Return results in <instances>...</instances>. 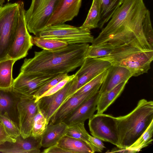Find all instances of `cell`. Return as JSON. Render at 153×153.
I'll list each match as a JSON object with an SVG mask.
<instances>
[{
    "label": "cell",
    "mask_w": 153,
    "mask_h": 153,
    "mask_svg": "<svg viewBox=\"0 0 153 153\" xmlns=\"http://www.w3.org/2000/svg\"><path fill=\"white\" fill-rule=\"evenodd\" d=\"M147 10L143 0H124L92 45L108 42L126 44L143 51H152L143 33L142 22Z\"/></svg>",
    "instance_id": "6da1fadb"
},
{
    "label": "cell",
    "mask_w": 153,
    "mask_h": 153,
    "mask_svg": "<svg viewBox=\"0 0 153 153\" xmlns=\"http://www.w3.org/2000/svg\"><path fill=\"white\" fill-rule=\"evenodd\" d=\"M88 43L68 44L56 51H35L33 57L26 59L20 72L29 74H68L82 64L89 46Z\"/></svg>",
    "instance_id": "7a4b0ae2"
},
{
    "label": "cell",
    "mask_w": 153,
    "mask_h": 153,
    "mask_svg": "<svg viewBox=\"0 0 153 153\" xmlns=\"http://www.w3.org/2000/svg\"><path fill=\"white\" fill-rule=\"evenodd\" d=\"M116 118L121 149L127 148L141 136L153 121V102L141 99L130 112Z\"/></svg>",
    "instance_id": "3957f363"
},
{
    "label": "cell",
    "mask_w": 153,
    "mask_h": 153,
    "mask_svg": "<svg viewBox=\"0 0 153 153\" xmlns=\"http://www.w3.org/2000/svg\"><path fill=\"white\" fill-rule=\"evenodd\" d=\"M108 61L111 65L127 69L132 76L148 73L153 59V51H143L126 44L117 46L108 56L97 58Z\"/></svg>",
    "instance_id": "277c9868"
},
{
    "label": "cell",
    "mask_w": 153,
    "mask_h": 153,
    "mask_svg": "<svg viewBox=\"0 0 153 153\" xmlns=\"http://www.w3.org/2000/svg\"><path fill=\"white\" fill-rule=\"evenodd\" d=\"M36 36L62 41L68 44L91 43L94 39L90 30L64 23L47 27Z\"/></svg>",
    "instance_id": "5b68a950"
},
{
    "label": "cell",
    "mask_w": 153,
    "mask_h": 153,
    "mask_svg": "<svg viewBox=\"0 0 153 153\" xmlns=\"http://www.w3.org/2000/svg\"><path fill=\"white\" fill-rule=\"evenodd\" d=\"M19 9V2L0 6V62L7 59L13 43Z\"/></svg>",
    "instance_id": "8992f818"
},
{
    "label": "cell",
    "mask_w": 153,
    "mask_h": 153,
    "mask_svg": "<svg viewBox=\"0 0 153 153\" xmlns=\"http://www.w3.org/2000/svg\"><path fill=\"white\" fill-rule=\"evenodd\" d=\"M59 0H31L25 18L29 32L36 36L47 23Z\"/></svg>",
    "instance_id": "52a82bcc"
},
{
    "label": "cell",
    "mask_w": 153,
    "mask_h": 153,
    "mask_svg": "<svg viewBox=\"0 0 153 153\" xmlns=\"http://www.w3.org/2000/svg\"><path fill=\"white\" fill-rule=\"evenodd\" d=\"M25 11L23 2L20 1L14 37L7 54V59L17 61L25 57L33 45L31 41L32 36L29 34L26 26Z\"/></svg>",
    "instance_id": "ba28073f"
},
{
    "label": "cell",
    "mask_w": 153,
    "mask_h": 153,
    "mask_svg": "<svg viewBox=\"0 0 153 153\" xmlns=\"http://www.w3.org/2000/svg\"><path fill=\"white\" fill-rule=\"evenodd\" d=\"M111 65L105 60L97 58H85L79 69L74 74L72 83L61 105L85 84Z\"/></svg>",
    "instance_id": "9c48e42d"
},
{
    "label": "cell",
    "mask_w": 153,
    "mask_h": 153,
    "mask_svg": "<svg viewBox=\"0 0 153 153\" xmlns=\"http://www.w3.org/2000/svg\"><path fill=\"white\" fill-rule=\"evenodd\" d=\"M88 126L92 136L121 149L116 117L103 113H97L89 119Z\"/></svg>",
    "instance_id": "30bf717a"
},
{
    "label": "cell",
    "mask_w": 153,
    "mask_h": 153,
    "mask_svg": "<svg viewBox=\"0 0 153 153\" xmlns=\"http://www.w3.org/2000/svg\"><path fill=\"white\" fill-rule=\"evenodd\" d=\"M17 93L20 97L17 105L18 126L21 135L25 138L31 136L33 123L38 111V101H36L33 95Z\"/></svg>",
    "instance_id": "8fae6325"
},
{
    "label": "cell",
    "mask_w": 153,
    "mask_h": 153,
    "mask_svg": "<svg viewBox=\"0 0 153 153\" xmlns=\"http://www.w3.org/2000/svg\"><path fill=\"white\" fill-rule=\"evenodd\" d=\"M58 75L29 74L20 72L14 79L12 87L17 92L33 95L43 85Z\"/></svg>",
    "instance_id": "7c38bea8"
},
{
    "label": "cell",
    "mask_w": 153,
    "mask_h": 153,
    "mask_svg": "<svg viewBox=\"0 0 153 153\" xmlns=\"http://www.w3.org/2000/svg\"><path fill=\"white\" fill-rule=\"evenodd\" d=\"M82 0H59L46 27L71 21L79 13Z\"/></svg>",
    "instance_id": "4fadbf2b"
},
{
    "label": "cell",
    "mask_w": 153,
    "mask_h": 153,
    "mask_svg": "<svg viewBox=\"0 0 153 153\" xmlns=\"http://www.w3.org/2000/svg\"><path fill=\"white\" fill-rule=\"evenodd\" d=\"M41 137L30 136L23 138L20 135L14 142H6L0 146V152L4 153H39Z\"/></svg>",
    "instance_id": "5bb4252c"
},
{
    "label": "cell",
    "mask_w": 153,
    "mask_h": 153,
    "mask_svg": "<svg viewBox=\"0 0 153 153\" xmlns=\"http://www.w3.org/2000/svg\"><path fill=\"white\" fill-rule=\"evenodd\" d=\"M72 79L56 92L49 96L42 97L37 101L39 107L48 123L62 103L72 83Z\"/></svg>",
    "instance_id": "9a60e30c"
},
{
    "label": "cell",
    "mask_w": 153,
    "mask_h": 153,
    "mask_svg": "<svg viewBox=\"0 0 153 153\" xmlns=\"http://www.w3.org/2000/svg\"><path fill=\"white\" fill-rule=\"evenodd\" d=\"M100 87L98 86L86 93L73 95L59 107L49 123L54 124L62 121L83 102L99 91Z\"/></svg>",
    "instance_id": "2e32d148"
},
{
    "label": "cell",
    "mask_w": 153,
    "mask_h": 153,
    "mask_svg": "<svg viewBox=\"0 0 153 153\" xmlns=\"http://www.w3.org/2000/svg\"><path fill=\"white\" fill-rule=\"evenodd\" d=\"M99 91L81 104L62 122L69 126L78 123H85L91 118L96 110L100 96Z\"/></svg>",
    "instance_id": "e0dca14e"
},
{
    "label": "cell",
    "mask_w": 153,
    "mask_h": 153,
    "mask_svg": "<svg viewBox=\"0 0 153 153\" xmlns=\"http://www.w3.org/2000/svg\"><path fill=\"white\" fill-rule=\"evenodd\" d=\"M19 100V94L12 87L0 88V114L7 113L18 125L17 105Z\"/></svg>",
    "instance_id": "ac0fdd59"
},
{
    "label": "cell",
    "mask_w": 153,
    "mask_h": 153,
    "mask_svg": "<svg viewBox=\"0 0 153 153\" xmlns=\"http://www.w3.org/2000/svg\"><path fill=\"white\" fill-rule=\"evenodd\" d=\"M132 76L130 71L126 68L111 65L108 68L107 75L100 88V94L109 91L120 84L128 82Z\"/></svg>",
    "instance_id": "d6986e66"
},
{
    "label": "cell",
    "mask_w": 153,
    "mask_h": 153,
    "mask_svg": "<svg viewBox=\"0 0 153 153\" xmlns=\"http://www.w3.org/2000/svg\"><path fill=\"white\" fill-rule=\"evenodd\" d=\"M68 127V125L63 122L49 123L41 137L42 147L47 148L57 144L65 136Z\"/></svg>",
    "instance_id": "ffe728a7"
},
{
    "label": "cell",
    "mask_w": 153,
    "mask_h": 153,
    "mask_svg": "<svg viewBox=\"0 0 153 153\" xmlns=\"http://www.w3.org/2000/svg\"><path fill=\"white\" fill-rule=\"evenodd\" d=\"M71 153H94L91 146L83 140L67 136L62 137L57 143Z\"/></svg>",
    "instance_id": "44dd1931"
},
{
    "label": "cell",
    "mask_w": 153,
    "mask_h": 153,
    "mask_svg": "<svg viewBox=\"0 0 153 153\" xmlns=\"http://www.w3.org/2000/svg\"><path fill=\"white\" fill-rule=\"evenodd\" d=\"M127 82H123L109 91L100 94L96 110L97 113H103L120 95Z\"/></svg>",
    "instance_id": "7402d4cb"
},
{
    "label": "cell",
    "mask_w": 153,
    "mask_h": 153,
    "mask_svg": "<svg viewBox=\"0 0 153 153\" xmlns=\"http://www.w3.org/2000/svg\"><path fill=\"white\" fill-rule=\"evenodd\" d=\"M16 60L8 59L0 62V88L7 89L12 86L13 65Z\"/></svg>",
    "instance_id": "603a6c76"
},
{
    "label": "cell",
    "mask_w": 153,
    "mask_h": 153,
    "mask_svg": "<svg viewBox=\"0 0 153 153\" xmlns=\"http://www.w3.org/2000/svg\"><path fill=\"white\" fill-rule=\"evenodd\" d=\"M124 0H101V15L98 27L101 29L111 18L116 10L122 4Z\"/></svg>",
    "instance_id": "cb8c5ba5"
},
{
    "label": "cell",
    "mask_w": 153,
    "mask_h": 153,
    "mask_svg": "<svg viewBox=\"0 0 153 153\" xmlns=\"http://www.w3.org/2000/svg\"><path fill=\"white\" fill-rule=\"evenodd\" d=\"M101 6V0H93L86 19L80 27L90 30L98 27L100 19Z\"/></svg>",
    "instance_id": "d4e9b609"
},
{
    "label": "cell",
    "mask_w": 153,
    "mask_h": 153,
    "mask_svg": "<svg viewBox=\"0 0 153 153\" xmlns=\"http://www.w3.org/2000/svg\"><path fill=\"white\" fill-rule=\"evenodd\" d=\"M153 121L144 132L129 147L126 148L131 153H135L140 151L142 149L148 146L153 141Z\"/></svg>",
    "instance_id": "484cf974"
},
{
    "label": "cell",
    "mask_w": 153,
    "mask_h": 153,
    "mask_svg": "<svg viewBox=\"0 0 153 153\" xmlns=\"http://www.w3.org/2000/svg\"><path fill=\"white\" fill-rule=\"evenodd\" d=\"M31 41L33 45L43 50L50 51H56L64 48L68 45L63 41L43 38L36 36H32Z\"/></svg>",
    "instance_id": "4316f807"
},
{
    "label": "cell",
    "mask_w": 153,
    "mask_h": 153,
    "mask_svg": "<svg viewBox=\"0 0 153 153\" xmlns=\"http://www.w3.org/2000/svg\"><path fill=\"white\" fill-rule=\"evenodd\" d=\"M118 45L105 42L95 45H89L86 58H99L108 56L112 53Z\"/></svg>",
    "instance_id": "83f0119b"
},
{
    "label": "cell",
    "mask_w": 153,
    "mask_h": 153,
    "mask_svg": "<svg viewBox=\"0 0 153 153\" xmlns=\"http://www.w3.org/2000/svg\"><path fill=\"white\" fill-rule=\"evenodd\" d=\"M89 134L85 129L84 123H78L68 126L65 136L83 140L91 146L88 139Z\"/></svg>",
    "instance_id": "f1b7e54d"
},
{
    "label": "cell",
    "mask_w": 153,
    "mask_h": 153,
    "mask_svg": "<svg viewBox=\"0 0 153 153\" xmlns=\"http://www.w3.org/2000/svg\"><path fill=\"white\" fill-rule=\"evenodd\" d=\"M48 123L39 106L38 111L34 118L31 135L36 138L41 137Z\"/></svg>",
    "instance_id": "f546056e"
},
{
    "label": "cell",
    "mask_w": 153,
    "mask_h": 153,
    "mask_svg": "<svg viewBox=\"0 0 153 153\" xmlns=\"http://www.w3.org/2000/svg\"><path fill=\"white\" fill-rule=\"evenodd\" d=\"M0 122L10 137L16 138L21 135L18 125L11 120L7 113L0 114Z\"/></svg>",
    "instance_id": "4dcf8cb0"
},
{
    "label": "cell",
    "mask_w": 153,
    "mask_h": 153,
    "mask_svg": "<svg viewBox=\"0 0 153 153\" xmlns=\"http://www.w3.org/2000/svg\"><path fill=\"white\" fill-rule=\"evenodd\" d=\"M108 72V69L85 84L79 89L73 95L86 93L98 86H101L107 75Z\"/></svg>",
    "instance_id": "1f68e13d"
},
{
    "label": "cell",
    "mask_w": 153,
    "mask_h": 153,
    "mask_svg": "<svg viewBox=\"0 0 153 153\" xmlns=\"http://www.w3.org/2000/svg\"><path fill=\"white\" fill-rule=\"evenodd\" d=\"M68 75L67 74H59L45 84L34 94L36 101L37 102L45 92Z\"/></svg>",
    "instance_id": "d6a6232c"
},
{
    "label": "cell",
    "mask_w": 153,
    "mask_h": 153,
    "mask_svg": "<svg viewBox=\"0 0 153 153\" xmlns=\"http://www.w3.org/2000/svg\"><path fill=\"white\" fill-rule=\"evenodd\" d=\"M144 35L149 44L153 48V31L150 19V12L147 9L142 22Z\"/></svg>",
    "instance_id": "836d02e7"
},
{
    "label": "cell",
    "mask_w": 153,
    "mask_h": 153,
    "mask_svg": "<svg viewBox=\"0 0 153 153\" xmlns=\"http://www.w3.org/2000/svg\"><path fill=\"white\" fill-rule=\"evenodd\" d=\"M74 76V74L71 75H68L66 78L59 82L45 92L40 98L49 96L63 88L68 82L73 79Z\"/></svg>",
    "instance_id": "e575fe53"
},
{
    "label": "cell",
    "mask_w": 153,
    "mask_h": 153,
    "mask_svg": "<svg viewBox=\"0 0 153 153\" xmlns=\"http://www.w3.org/2000/svg\"><path fill=\"white\" fill-rule=\"evenodd\" d=\"M88 139L95 152H102L105 147L101 140L88 134Z\"/></svg>",
    "instance_id": "d590c367"
},
{
    "label": "cell",
    "mask_w": 153,
    "mask_h": 153,
    "mask_svg": "<svg viewBox=\"0 0 153 153\" xmlns=\"http://www.w3.org/2000/svg\"><path fill=\"white\" fill-rule=\"evenodd\" d=\"M16 141L15 138L8 135L0 122V146L6 142H14Z\"/></svg>",
    "instance_id": "8d00e7d4"
},
{
    "label": "cell",
    "mask_w": 153,
    "mask_h": 153,
    "mask_svg": "<svg viewBox=\"0 0 153 153\" xmlns=\"http://www.w3.org/2000/svg\"><path fill=\"white\" fill-rule=\"evenodd\" d=\"M43 153H71L70 152L59 146L57 144L44 149Z\"/></svg>",
    "instance_id": "74e56055"
},
{
    "label": "cell",
    "mask_w": 153,
    "mask_h": 153,
    "mask_svg": "<svg viewBox=\"0 0 153 153\" xmlns=\"http://www.w3.org/2000/svg\"><path fill=\"white\" fill-rule=\"evenodd\" d=\"M6 0H0V6H2L5 1Z\"/></svg>",
    "instance_id": "f35d334b"
},
{
    "label": "cell",
    "mask_w": 153,
    "mask_h": 153,
    "mask_svg": "<svg viewBox=\"0 0 153 153\" xmlns=\"http://www.w3.org/2000/svg\"><path fill=\"white\" fill-rule=\"evenodd\" d=\"M11 0H7V1H10Z\"/></svg>",
    "instance_id": "ab89813d"
}]
</instances>
